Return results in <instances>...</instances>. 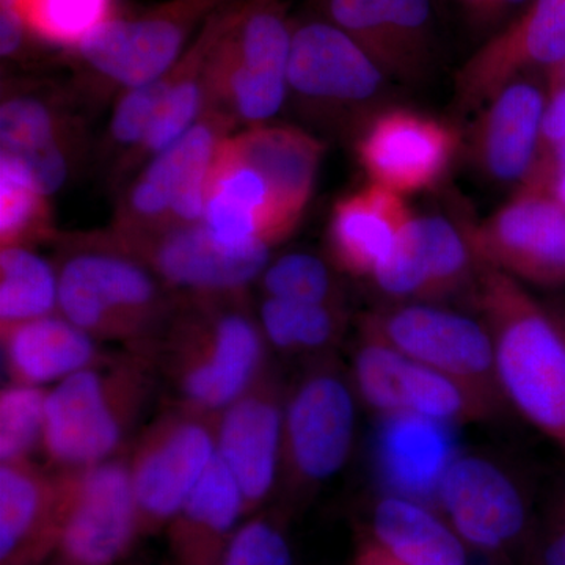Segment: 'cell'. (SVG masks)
Segmentation results:
<instances>
[{
  "mask_svg": "<svg viewBox=\"0 0 565 565\" xmlns=\"http://www.w3.org/2000/svg\"><path fill=\"white\" fill-rule=\"evenodd\" d=\"M33 39L76 50L117 14L115 0H18Z\"/></svg>",
  "mask_w": 565,
  "mask_h": 565,
  "instance_id": "cell-33",
  "label": "cell"
},
{
  "mask_svg": "<svg viewBox=\"0 0 565 565\" xmlns=\"http://www.w3.org/2000/svg\"><path fill=\"white\" fill-rule=\"evenodd\" d=\"M548 310L553 318H555L565 341V307H548Z\"/></svg>",
  "mask_w": 565,
  "mask_h": 565,
  "instance_id": "cell-46",
  "label": "cell"
},
{
  "mask_svg": "<svg viewBox=\"0 0 565 565\" xmlns=\"http://www.w3.org/2000/svg\"><path fill=\"white\" fill-rule=\"evenodd\" d=\"M217 418L172 403L137 435L128 467L140 533L169 525L210 470Z\"/></svg>",
  "mask_w": 565,
  "mask_h": 565,
  "instance_id": "cell-6",
  "label": "cell"
},
{
  "mask_svg": "<svg viewBox=\"0 0 565 565\" xmlns=\"http://www.w3.org/2000/svg\"><path fill=\"white\" fill-rule=\"evenodd\" d=\"M0 344L9 382L44 388L109 356L99 341L61 313L0 329Z\"/></svg>",
  "mask_w": 565,
  "mask_h": 565,
  "instance_id": "cell-22",
  "label": "cell"
},
{
  "mask_svg": "<svg viewBox=\"0 0 565 565\" xmlns=\"http://www.w3.org/2000/svg\"><path fill=\"white\" fill-rule=\"evenodd\" d=\"M286 392L273 367L218 414L215 455L228 468L252 514L280 481Z\"/></svg>",
  "mask_w": 565,
  "mask_h": 565,
  "instance_id": "cell-16",
  "label": "cell"
},
{
  "mask_svg": "<svg viewBox=\"0 0 565 565\" xmlns=\"http://www.w3.org/2000/svg\"><path fill=\"white\" fill-rule=\"evenodd\" d=\"M467 236L484 266L522 282L565 286V207L552 193L522 185Z\"/></svg>",
  "mask_w": 565,
  "mask_h": 565,
  "instance_id": "cell-14",
  "label": "cell"
},
{
  "mask_svg": "<svg viewBox=\"0 0 565 565\" xmlns=\"http://www.w3.org/2000/svg\"><path fill=\"white\" fill-rule=\"evenodd\" d=\"M457 134L445 122L404 109L370 117L356 154L373 184L397 195L424 191L444 177L455 158Z\"/></svg>",
  "mask_w": 565,
  "mask_h": 565,
  "instance_id": "cell-17",
  "label": "cell"
},
{
  "mask_svg": "<svg viewBox=\"0 0 565 565\" xmlns=\"http://www.w3.org/2000/svg\"><path fill=\"white\" fill-rule=\"evenodd\" d=\"M50 390L7 382L0 392V462L33 459L43 452Z\"/></svg>",
  "mask_w": 565,
  "mask_h": 565,
  "instance_id": "cell-36",
  "label": "cell"
},
{
  "mask_svg": "<svg viewBox=\"0 0 565 565\" xmlns=\"http://www.w3.org/2000/svg\"><path fill=\"white\" fill-rule=\"evenodd\" d=\"M61 487L57 545L65 565H111L140 534L128 456L55 470Z\"/></svg>",
  "mask_w": 565,
  "mask_h": 565,
  "instance_id": "cell-11",
  "label": "cell"
},
{
  "mask_svg": "<svg viewBox=\"0 0 565 565\" xmlns=\"http://www.w3.org/2000/svg\"><path fill=\"white\" fill-rule=\"evenodd\" d=\"M55 269L58 313L99 343L154 356L181 297L110 233L76 241Z\"/></svg>",
  "mask_w": 565,
  "mask_h": 565,
  "instance_id": "cell-3",
  "label": "cell"
},
{
  "mask_svg": "<svg viewBox=\"0 0 565 565\" xmlns=\"http://www.w3.org/2000/svg\"><path fill=\"white\" fill-rule=\"evenodd\" d=\"M269 348L292 356L323 359L343 338V305L289 302L264 297L256 311Z\"/></svg>",
  "mask_w": 565,
  "mask_h": 565,
  "instance_id": "cell-29",
  "label": "cell"
},
{
  "mask_svg": "<svg viewBox=\"0 0 565 565\" xmlns=\"http://www.w3.org/2000/svg\"><path fill=\"white\" fill-rule=\"evenodd\" d=\"M61 487L35 460L0 462V561L25 565L55 550Z\"/></svg>",
  "mask_w": 565,
  "mask_h": 565,
  "instance_id": "cell-20",
  "label": "cell"
},
{
  "mask_svg": "<svg viewBox=\"0 0 565 565\" xmlns=\"http://www.w3.org/2000/svg\"><path fill=\"white\" fill-rule=\"evenodd\" d=\"M264 297L289 302L341 305V291L329 264L311 253L282 255L259 277Z\"/></svg>",
  "mask_w": 565,
  "mask_h": 565,
  "instance_id": "cell-37",
  "label": "cell"
},
{
  "mask_svg": "<svg viewBox=\"0 0 565 565\" xmlns=\"http://www.w3.org/2000/svg\"><path fill=\"white\" fill-rule=\"evenodd\" d=\"M548 193H552L553 196L563 204L565 207V172L561 173L559 177L556 178L555 181H553V184L550 185Z\"/></svg>",
  "mask_w": 565,
  "mask_h": 565,
  "instance_id": "cell-45",
  "label": "cell"
},
{
  "mask_svg": "<svg viewBox=\"0 0 565 565\" xmlns=\"http://www.w3.org/2000/svg\"><path fill=\"white\" fill-rule=\"evenodd\" d=\"M546 73L548 90L535 162L542 172L555 178L565 172V74L559 66Z\"/></svg>",
  "mask_w": 565,
  "mask_h": 565,
  "instance_id": "cell-41",
  "label": "cell"
},
{
  "mask_svg": "<svg viewBox=\"0 0 565 565\" xmlns=\"http://www.w3.org/2000/svg\"><path fill=\"white\" fill-rule=\"evenodd\" d=\"M353 565H405L397 561L396 557L385 552L381 545L375 544L373 539H366L360 545L359 552H356L355 561Z\"/></svg>",
  "mask_w": 565,
  "mask_h": 565,
  "instance_id": "cell-44",
  "label": "cell"
},
{
  "mask_svg": "<svg viewBox=\"0 0 565 565\" xmlns=\"http://www.w3.org/2000/svg\"><path fill=\"white\" fill-rule=\"evenodd\" d=\"M475 299L492 338L501 396L565 455V341L523 282L482 264Z\"/></svg>",
  "mask_w": 565,
  "mask_h": 565,
  "instance_id": "cell-2",
  "label": "cell"
},
{
  "mask_svg": "<svg viewBox=\"0 0 565 565\" xmlns=\"http://www.w3.org/2000/svg\"><path fill=\"white\" fill-rule=\"evenodd\" d=\"M292 28L282 0H236L207 57V106L250 128L274 118L289 92Z\"/></svg>",
  "mask_w": 565,
  "mask_h": 565,
  "instance_id": "cell-5",
  "label": "cell"
},
{
  "mask_svg": "<svg viewBox=\"0 0 565 565\" xmlns=\"http://www.w3.org/2000/svg\"><path fill=\"white\" fill-rule=\"evenodd\" d=\"M564 62L565 0H531L525 13L465 63L457 99L465 109L482 107L527 71H548Z\"/></svg>",
  "mask_w": 565,
  "mask_h": 565,
  "instance_id": "cell-18",
  "label": "cell"
},
{
  "mask_svg": "<svg viewBox=\"0 0 565 565\" xmlns=\"http://www.w3.org/2000/svg\"><path fill=\"white\" fill-rule=\"evenodd\" d=\"M0 147V154L20 161L50 195L68 181L73 166L70 128L46 99L20 93L3 99Z\"/></svg>",
  "mask_w": 565,
  "mask_h": 565,
  "instance_id": "cell-26",
  "label": "cell"
},
{
  "mask_svg": "<svg viewBox=\"0 0 565 565\" xmlns=\"http://www.w3.org/2000/svg\"><path fill=\"white\" fill-rule=\"evenodd\" d=\"M326 20L348 33L390 79L414 81L379 0H326Z\"/></svg>",
  "mask_w": 565,
  "mask_h": 565,
  "instance_id": "cell-35",
  "label": "cell"
},
{
  "mask_svg": "<svg viewBox=\"0 0 565 565\" xmlns=\"http://www.w3.org/2000/svg\"><path fill=\"white\" fill-rule=\"evenodd\" d=\"M535 555L541 565H565V476L550 494L535 525Z\"/></svg>",
  "mask_w": 565,
  "mask_h": 565,
  "instance_id": "cell-42",
  "label": "cell"
},
{
  "mask_svg": "<svg viewBox=\"0 0 565 565\" xmlns=\"http://www.w3.org/2000/svg\"><path fill=\"white\" fill-rule=\"evenodd\" d=\"M475 263L467 233L448 218L412 215L371 278L393 299L429 302L463 288L476 275Z\"/></svg>",
  "mask_w": 565,
  "mask_h": 565,
  "instance_id": "cell-19",
  "label": "cell"
},
{
  "mask_svg": "<svg viewBox=\"0 0 565 565\" xmlns=\"http://www.w3.org/2000/svg\"><path fill=\"white\" fill-rule=\"evenodd\" d=\"M173 87V71L159 79L126 90L110 120V139L117 147L136 151L158 117L170 88Z\"/></svg>",
  "mask_w": 565,
  "mask_h": 565,
  "instance_id": "cell-38",
  "label": "cell"
},
{
  "mask_svg": "<svg viewBox=\"0 0 565 565\" xmlns=\"http://www.w3.org/2000/svg\"><path fill=\"white\" fill-rule=\"evenodd\" d=\"M243 515L239 487L215 456L210 470L169 523L178 565H221Z\"/></svg>",
  "mask_w": 565,
  "mask_h": 565,
  "instance_id": "cell-25",
  "label": "cell"
},
{
  "mask_svg": "<svg viewBox=\"0 0 565 565\" xmlns=\"http://www.w3.org/2000/svg\"><path fill=\"white\" fill-rule=\"evenodd\" d=\"M28 36H31V33L22 20L18 0H0V52H2V57H17Z\"/></svg>",
  "mask_w": 565,
  "mask_h": 565,
  "instance_id": "cell-43",
  "label": "cell"
},
{
  "mask_svg": "<svg viewBox=\"0 0 565 565\" xmlns=\"http://www.w3.org/2000/svg\"><path fill=\"white\" fill-rule=\"evenodd\" d=\"M371 533L405 565H470V546L422 501L386 493L375 504Z\"/></svg>",
  "mask_w": 565,
  "mask_h": 565,
  "instance_id": "cell-28",
  "label": "cell"
},
{
  "mask_svg": "<svg viewBox=\"0 0 565 565\" xmlns=\"http://www.w3.org/2000/svg\"><path fill=\"white\" fill-rule=\"evenodd\" d=\"M51 234L46 193L20 161L0 154V245L31 248Z\"/></svg>",
  "mask_w": 565,
  "mask_h": 565,
  "instance_id": "cell-31",
  "label": "cell"
},
{
  "mask_svg": "<svg viewBox=\"0 0 565 565\" xmlns=\"http://www.w3.org/2000/svg\"><path fill=\"white\" fill-rule=\"evenodd\" d=\"M159 379L154 356L122 351L52 386L43 441L47 462L70 470L122 456Z\"/></svg>",
  "mask_w": 565,
  "mask_h": 565,
  "instance_id": "cell-4",
  "label": "cell"
},
{
  "mask_svg": "<svg viewBox=\"0 0 565 565\" xmlns=\"http://www.w3.org/2000/svg\"><path fill=\"white\" fill-rule=\"evenodd\" d=\"M481 2L492 3V6H516V3L531 2V0H481Z\"/></svg>",
  "mask_w": 565,
  "mask_h": 565,
  "instance_id": "cell-47",
  "label": "cell"
},
{
  "mask_svg": "<svg viewBox=\"0 0 565 565\" xmlns=\"http://www.w3.org/2000/svg\"><path fill=\"white\" fill-rule=\"evenodd\" d=\"M233 122L206 106L200 120L156 154L132 182L115 232H159L202 223L212 161Z\"/></svg>",
  "mask_w": 565,
  "mask_h": 565,
  "instance_id": "cell-9",
  "label": "cell"
},
{
  "mask_svg": "<svg viewBox=\"0 0 565 565\" xmlns=\"http://www.w3.org/2000/svg\"><path fill=\"white\" fill-rule=\"evenodd\" d=\"M362 326L405 359L456 379L494 408L503 403L482 319L429 302H401L366 316Z\"/></svg>",
  "mask_w": 565,
  "mask_h": 565,
  "instance_id": "cell-10",
  "label": "cell"
},
{
  "mask_svg": "<svg viewBox=\"0 0 565 565\" xmlns=\"http://www.w3.org/2000/svg\"><path fill=\"white\" fill-rule=\"evenodd\" d=\"M221 565H292L291 546L270 520L252 519L237 527Z\"/></svg>",
  "mask_w": 565,
  "mask_h": 565,
  "instance_id": "cell-40",
  "label": "cell"
},
{
  "mask_svg": "<svg viewBox=\"0 0 565 565\" xmlns=\"http://www.w3.org/2000/svg\"><path fill=\"white\" fill-rule=\"evenodd\" d=\"M403 396L404 414L424 416L448 426L479 422L497 411L456 379L408 359L404 371Z\"/></svg>",
  "mask_w": 565,
  "mask_h": 565,
  "instance_id": "cell-32",
  "label": "cell"
},
{
  "mask_svg": "<svg viewBox=\"0 0 565 565\" xmlns=\"http://www.w3.org/2000/svg\"><path fill=\"white\" fill-rule=\"evenodd\" d=\"M267 351L245 294L184 297L154 360L172 403L221 414L269 367Z\"/></svg>",
  "mask_w": 565,
  "mask_h": 565,
  "instance_id": "cell-1",
  "label": "cell"
},
{
  "mask_svg": "<svg viewBox=\"0 0 565 565\" xmlns=\"http://www.w3.org/2000/svg\"><path fill=\"white\" fill-rule=\"evenodd\" d=\"M412 215L403 196L373 182L344 196L330 218L333 266L353 277H373Z\"/></svg>",
  "mask_w": 565,
  "mask_h": 565,
  "instance_id": "cell-24",
  "label": "cell"
},
{
  "mask_svg": "<svg viewBox=\"0 0 565 565\" xmlns=\"http://www.w3.org/2000/svg\"><path fill=\"white\" fill-rule=\"evenodd\" d=\"M448 427L414 414L382 416L375 459L390 493L424 504L437 498L438 486L456 457Z\"/></svg>",
  "mask_w": 565,
  "mask_h": 565,
  "instance_id": "cell-23",
  "label": "cell"
},
{
  "mask_svg": "<svg viewBox=\"0 0 565 565\" xmlns=\"http://www.w3.org/2000/svg\"><path fill=\"white\" fill-rule=\"evenodd\" d=\"M230 140L269 181L281 203L302 217L321 167L322 141L296 126L269 122L252 126Z\"/></svg>",
  "mask_w": 565,
  "mask_h": 565,
  "instance_id": "cell-27",
  "label": "cell"
},
{
  "mask_svg": "<svg viewBox=\"0 0 565 565\" xmlns=\"http://www.w3.org/2000/svg\"><path fill=\"white\" fill-rule=\"evenodd\" d=\"M559 68L563 70L565 74V62L563 63V65H559Z\"/></svg>",
  "mask_w": 565,
  "mask_h": 565,
  "instance_id": "cell-48",
  "label": "cell"
},
{
  "mask_svg": "<svg viewBox=\"0 0 565 565\" xmlns=\"http://www.w3.org/2000/svg\"><path fill=\"white\" fill-rule=\"evenodd\" d=\"M381 6L414 81L422 79L433 54L430 0H381Z\"/></svg>",
  "mask_w": 565,
  "mask_h": 565,
  "instance_id": "cell-39",
  "label": "cell"
},
{
  "mask_svg": "<svg viewBox=\"0 0 565 565\" xmlns=\"http://www.w3.org/2000/svg\"><path fill=\"white\" fill-rule=\"evenodd\" d=\"M355 390L332 359L286 392L280 481L310 490L343 470L355 437Z\"/></svg>",
  "mask_w": 565,
  "mask_h": 565,
  "instance_id": "cell-8",
  "label": "cell"
},
{
  "mask_svg": "<svg viewBox=\"0 0 565 565\" xmlns=\"http://www.w3.org/2000/svg\"><path fill=\"white\" fill-rule=\"evenodd\" d=\"M484 106L475 132L476 161L493 180L523 184L537 158L545 92L520 77Z\"/></svg>",
  "mask_w": 565,
  "mask_h": 565,
  "instance_id": "cell-21",
  "label": "cell"
},
{
  "mask_svg": "<svg viewBox=\"0 0 565 565\" xmlns=\"http://www.w3.org/2000/svg\"><path fill=\"white\" fill-rule=\"evenodd\" d=\"M55 313L57 269L29 247L0 248V329Z\"/></svg>",
  "mask_w": 565,
  "mask_h": 565,
  "instance_id": "cell-30",
  "label": "cell"
},
{
  "mask_svg": "<svg viewBox=\"0 0 565 565\" xmlns=\"http://www.w3.org/2000/svg\"><path fill=\"white\" fill-rule=\"evenodd\" d=\"M110 234L181 299L245 294L270 263L269 248L230 247L203 222L159 232L114 230Z\"/></svg>",
  "mask_w": 565,
  "mask_h": 565,
  "instance_id": "cell-12",
  "label": "cell"
},
{
  "mask_svg": "<svg viewBox=\"0 0 565 565\" xmlns=\"http://www.w3.org/2000/svg\"><path fill=\"white\" fill-rule=\"evenodd\" d=\"M388 74L340 28L321 18L294 24L288 85L310 109L373 110Z\"/></svg>",
  "mask_w": 565,
  "mask_h": 565,
  "instance_id": "cell-15",
  "label": "cell"
},
{
  "mask_svg": "<svg viewBox=\"0 0 565 565\" xmlns=\"http://www.w3.org/2000/svg\"><path fill=\"white\" fill-rule=\"evenodd\" d=\"M407 359L362 326L352 360V386L371 411L404 414L403 381Z\"/></svg>",
  "mask_w": 565,
  "mask_h": 565,
  "instance_id": "cell-34",
  "label": "cell"
},
{
  "mask_svg": "<svg viewBox=\"0 0 565 565\" xmlns=\"http://www.w3.org/2000/svg\"><path fill=\"white\" fill-rule=\"evenodd\" d=\"M236 0H163L132 17H115L70 51L93 76L131 90L181 61L217 11Z\"/></svg>",
  "mask_w": 565,
  "mask_h": 565,
  "instance_id": "cell-7",
  "label": "cell"
},
{
  "mask_svg": "<svg viewBox=\"0 0 565 565\" xmlns=\"http://www.w3.org/2000/svg\"><path fill=\"white\" fill-rule=\"evenodd\" d=\"M435 500L465 544L479 552L503 553L535 534L526 490L489 457L456 456Z\"/></svg>",
  "mask_w": 565,
  "mask_h": 565,
  "instance_id": "cell-13",
  "label": "cell"
}]
</instances>
